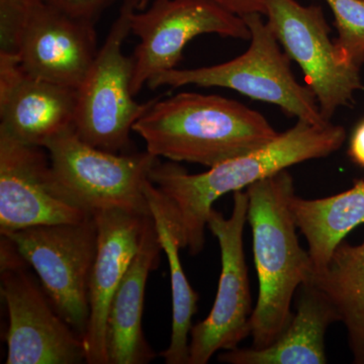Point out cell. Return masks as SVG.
<instances>
[{"instance_id":"6da1fadb","label":"cell","mask_w":364,"mask_h":364,"mask_svg":"<svg viewBox=\"0 0 364 364\" xmlns=\"http://www.w3.org/2000/svg\"><path fill=\"white\" fill-rule=\"evenodd\" d=\"M345 139L343 127L298 121L267 145L210 167L203 173L191 174L177 162L158 160L149 178L176 208L186 248L196 256L205 247L208 218L215 200L294 165L330 156L342 147Z\"/></svg>"},{"instance_id":"7a4b0ae2","label":"cell","mask_w":364,"mask_h":364,"mask_svg":"<svg viewBox=\"0 0 364 364\" xmlns=\"http://www.w3.org/2000/svg\"><path fill=\"white\" fill-rule=\"evenodd\" d=\"M133 132L154 156L208 168L258 149L279 134L267 117L247 105L196 92L153 100Z\"/></svg>"},{"instance_id":"3957f363","label":"cell","mask_w":364,"mask_h":364,"mask_svg":"<svg viewBox=\"0 0 364 364\" xmlns=\"http://www.w3.org/2000/svg\"><path fill=\"white\" fill-rule=\"evenodd\" d=\"M246 193L259 282L251 316V347L260 349L274 342L289 324L294 294L309 282L314 270L310 254L301 247L296 235L291 208L296 193L287 169L251 184Z\"/></svg>"},{"instance_id":"277c9868","label":"cell","mask_w":364,"mask_h":364,"mask_svg":"<svg viewBox=\"0 0 364 364\" xmlns=\"http://www.w3.org/2000/svg\"><path fill=\"white\" fill-rule=\"evenodd\" d=\"M262 14L244 16L250 30V45L240 56L217 64L191 69H172L155 76L148 87L177 88L186 85L223 87L237 91L254 100L280 107L298 121L326 124L315 95L308 86L299 85L291 68V59Z\"/></svg>"},{"instance_id":"5b68a950","label":"cell","mask_w":364,"mask_h":364,"mask_svg":"<svg viewBox=\"0 0 364 364\" xmlns=\"http://www.w3.org/2000/svg\"><path fill=\"white\" fill-rule=\"evenodd\" d=\"M95 25L47 0H0V52L33 75L78 88L98 52Z\"/></svg>"},{"instance_id":"8992f818","label":"cell","mask_w":364,"mask_h":364,"mask_svg":"<svg viewBox=\"0 0 364 364\" xmlns=\"http://www.w3.org/2000/svg\"><path fill=\"white\" fill-rule=\"evenodd\" d=\"M55 178L74 205L90 215L124 210L150 215L145 184L158 157L147 150L114 153L85 142L74 129L45 146Z\"/></svg>"},{"instance_id":"52a82bcc","label":"cell","mask_w":364,"mask_h":364,"mask_svg":"<svg viewBox=\"0 0 364 364\" xmlns=\"http://www.w3.org/2000/svg\"><path fill=\"white\" fill-rule=\"evenodd\" d=\"M135 11V0H124L77 88L74 130L85 142L109 152L123 153L130 146L134 124L153 104L134 100L133 59L123 53Z\"/></svg>"},{"instance_id":"ba28073f","label":"cell","mask_w":364,"mask_h":364,"mask_svg":"<svg viewBox=\"0 0 364 364\" xmlns=\"http://www.w3.org/2000/svg\"><path fill=\"white\" fill-rule=\"evenodd\" d=\"M1 235L16 244L57 312L83 339L90 323V282L97 252L95 217Z\"/></svg>"},{"instance_id":"9c48e42d","label":"cell","mask_w":364,"mask_h":364,"mask_svg":"<svg viewBox=\"0 0 364 364\" xmlns=\"http://www.w3.org/2000/svg\"><path fill=\"white\" fill-rule=\"evenodd\" d=\"M131 33L139 39L132 57L134 95L155 76L177 68L184 48L198 36L251 37L242 16L210 0H152L145 9L132 14Z\"/></svg>"},{"instance_id":"30bf717a","label":"cell","mask_w":364,"mask_h":364,"mask_svg":"<svg viewBox=\"0 0 364 364\" xmlns=\"http://www.w3.org/2000/svg\"><path fill=\"white\" fill-rule=\"evenodd\" d=\"M233 198L229 218L215 208L208 218V228L221 249L222 270L212 310L191 328L188 364H207L217 352L237 348L251 336L252 296L243 245L248 222L247 193L235 191Z\"/></svg>"},{"instance_id":"8fae6325","label":"cell","mask_w":364,"mask_h":364,"mask_svg":"<svg viewBox=\"0 0 364 364\" xmlns=\"http://www.w3.org/2000/svg\"><path fill=\"white\" fill-rule=\"evenodd\" d=\"M264 16L287 56L303 71L321 114L331 121L363 90L360 67L340 59L322 7L301 6L296 0H267Z\"/></svg>"},{"instance_id":"7c38bea8","label":"cell","mask_w":364,"mask_h":364,"mask_svg":"<svg viewBox=\"0 0 364 364\" xmlns=\"http://www.w3.org/2000/svg\"><path fill=\"white\" fill-rule=\"evenodd\" d=\"M9 325L6 364L86 363L83 339L67 324L28 267L1 272Z\"/></svg>"},{"instance_id":"4fadbf2b","label":"cell","mask_w":364,"mask_h":364,"mask_svg":"<svg viewBox=\"0 0 364 364\" xmlns=\"http://www.w3.org/2000/svg\"><path fill=\"white\" fill-rule=\"evenodd\" d=\"M90 215L60 188L45 148L0 132V234L78 223Z\"/></svg>"},{"instance_id":"5bb4252c","label":"cell","mask_w":364,"mask_h":364,"mask_svg":"<svg viewBox=\"0 0 364 364\" xmlns=\"http://www.w3.org/2000/svg\"><path fill=\"white\" fill-rule=\"evenodd\" d=\"M76 104L77 88L33 75L14 55L0 52V132L45 148L74 129Z\"/></svg>"},{"instance_id":"9a60e30c","label":"cell","mask_w":364,"mask_h":364,"mask_svg":"<svg viewBox=\"0 0 364 364\" xmlns=\"http://www.w3.org/2000/svg\"><path fill=\"white\" fill-rule=\"evenodd\" d=\"M93 217L97 225V252L90 275V317L83 344L86 363L109 364L105 346L107 314L140 246L148 215L112 208L95 213Z\"/></svg>"},{"instance_id":"2e32d148","label":"cell","mask_w":364,"mask_h":364,"mask_svg":"<svg viewBox=\"0 0 364 364\" xmlns=\"http://www.w3.org/2000/svg\"><path fill=\"white\" fill-rule=\"evenodd\" d=\"M162 251L154 221L148 215L140 246L107 314L105 346L109 364H146L157 356L144 335L143 312L148 277L159 267Z\"/></svg>"},{"instance_id":"e0dca14e","label":"cell","mask_w":364,"mask_h":364,"mask_svg":"<svg viewBox=\"0 0 364 364\" xmlns=\"http://www.w3.org/2000/svg\"><path fill=\"white\" fill-rule=\"evenodd\" d=\"M301 287L298 310L279 337L263 348H237L222 352L220 363L229 364H325V335L340 322L331 301L311 282Z\"/></svg>"},{"instance_id":"ac0fdd59","label":"cell","mask_w":364,"mask_h":364,"mask_svg":"<svg viewBox=\"0 0 364 364\" xmlns=\"http://www.w3.org/2000/svg\"><path fill=\"white\" fill-rule=\"evenodd\" d=\"M145 195L160 245L166 253L171 280V339L160 355L166 364H188L189 336L198 311V294L189 284L179 257V250L186 248V234L176 208L150 178L145 184Z\"/></svg>"},{"instance_id":"d6986e66","label":"cell","mask_w":364,"mask_h":364,"mask_svg":"<svg viewBox=\"0 0 364 364\" xmlns=\"http://www.w3.org/2000/svg\"><path fill=\"white\" fill-rule=\"evenodd\" d=\"M291 208L308 242L313 273L322 272L345 237L364 223V181L328 198L306 200L294 195Z\"/></svg>"},{"instance_id":"ffe728a7","label":"cell","mask_w":364,"mask_h":364,"mask_svg":"<svg viewBox=\"0 0 364 364\" xmlns=\"http://www.w3.org/2000/svg\"><path fill=\"white\" fill-rule=\"evenodd\" d=\"M309 282L331 301L346 328L354 363L364 364V240L358 245L341 242L327 267Z\"/></svg>"},{"instance_id":"44dd1931","label":"cell","mask_w":364,"mask_h":364,"mask_svg":"<svg viewBox=\"0 0 364 364\" xmlns=\"http://www.w3.org/2000/svg\"><path fill=\"white\" fill-rule=\"evenodd\" d=\"M331 9L338 38L335 41L340 59L361 66L364 62V0H325Z\"/></svg>"},{"instance_id":"7402d4cb","label":"cell","mask_w":364,"mask_h":364,"mask_svg":"<svg viewBox=\"0 0 364 364\" xmlns=\"http://www.w3.org/2000/svg\"><path fill=\"white\" fill-rule=\"evenodd\" d=\"M76 18L97 21L116 0H47Z\"/></svg>"},{"instance_id":"603a6c76","label":"cell","mask_w":364,"mask_h":364,"mask_svg":"<svg viewBox=\"0 0 364 364\" xmlns=\"http://www.w3.org/2000/svg\"><path fill=\"white\" fill-rule=\"evenodd\" d=\"M152 0H135L136 11H143L149 6ZM219 4L237 16H244L248 14H260L265 16V1L267 0H210Z\"/></svg>"},{"instance_id":"cb8c5ba5","label":"cell","mask_w":364,"mask_h":364,"mask_svg":"<svg viewBox=\"0 0 364 364\" xmlns=\"http://www.w3.org/2000/svg\"><path fill=\"white\" fill-rule=\"evenodd\" d=\"M348 154L352 161L364 168V121L356 127L352 134Z\"/></svg>"}]
</instances>
